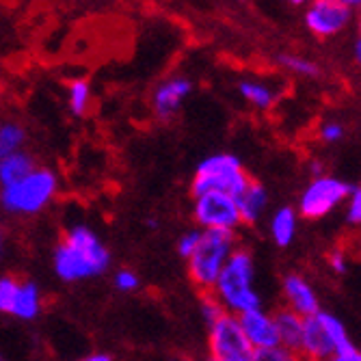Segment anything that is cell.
I'll return each instance as SVG.
<instances>
[{"instance_id": "obj_1", "label": "cell", "mask_w": 361, "mask_h": 361, "mask_svg": "<svg viewBox=\"0 0 361 361\" xmlns=\"http://www.w3.org/2000/svg\"><path fill=\"white\" fill-rule=\"evenodd\" d=\"M111 251L89 225L70 227L52 253V269L65 283L95 279L109 271Z\"/></svg>"}, {"instance_id": "obj_2", "label": "cell", "mask_w": 361, "mask_h": 361, "mask_svg": "<svg viewBox=\"0 0 361 361\" xmlns=\"http://www.w3.org/2000/svg\"><path fill=\"white\" fill-rule=\"evenodd\" d=\"M210 294L221 303L225 314L232 316H240L262 307L259 292L255 288V262L249 249L236 247Z\"/></svg>"}, {"instance_id": "obj_3", "label": "cell", "mask_w": 361, "mask_h": 361, "mask_svg": "<svg viewBox=\"0 0 361 361\" xmlns=\"http://www.w3.org/2000/svg\"><path fill=\"white\" fill-rule=\"evenodd\" d=\"M238 247L236 232H202V240L186 259V273L200 294L212 292L229 255Z\"/></svg>"}, {"instance_id": "obj_4", "label": "cell", "mask_w": 361, "mask_h": 361, "mask_svg": "<svg viewBox=\"0 0 361 361\" xmlns=\"http://www.w3.org/2000/svg\"><path fill=\"white\" fill-rule=\"evenodd\" d=\"M56 192V173L48 167H35L20 182L0 188V204L16 216H35L52 204Z\"/></svg>"}, {"instance_id": "obj_5", "label": "cell", "mask_w": 361, "mask_h": 361, "mask_svg": "<svg viewBox=\"0 0 361 361\" xmlns=\"http://www.w3.org/2000/svg\"><path fill=\"white\" fill-rule=\"evenodd\" d=\"M353 344L346 324L331 312H316L303 320L299 355L303 361H324Z\"/></svg>"}, {"instance_id": "obj_6", "label": "cell", "mask_w": 361, "mask_h": 361, "mask_svg": "<svg viewBox=\"0 0 361 361\" xmlns=\"http://www.w3.org/2000/svg\"><path fill=\"white\" fill-rule=\"evenodd\" d=\"M251 182V176L243 167L238 156L219 152L208 158H204L197 165L192 180H190V195L197 197L202 192L219 190L227 195H238L247 184Z\"/></svg>"}, {"instance_id": "obj_7", "label": "cell", "mask_w": 361, "mask_h": 361, "mask_svg": "<svg viewBox=\"0 0 361 361\" xmlns=\"http://www.w3.org/2000/svg\"><path fill=\"white\" fill-rule=\"evenodd\" d=\"M353 188H355V184L346 182L342 178L326 176V173L316 176L307 182V186L303 188V192L299 197L297 214L307 221H320L324 216H329L334 210L344 206Z\"/></svg>"}, {"instance_id": "obj_8", "label": "cell", "mask_w": 361, "mask_h": 361, "mask_svg": "<svg viewBox=\"0 0 361 361\" xmlns=\"http://www.w3.org/2000/svg\"><path fill=\"white\" fill-rule=\"evenodd\" d=\"M192 221L202 232H238L243 227L236 197L219 190L192 197Z\"/></svg>"}, {"instance_id": "obj_9", "label": "cell", "mask_w": 361, "mask_h": 361, "mask_svg": "<svg viewBox=\"0 0 361 361\" xmlns=\"http://www.w3.org/2000/svg\"><path fill=\"white\" fill-rule=\"evenodd\" d=\"M208 361H253V348L245 340L236 316L223 314L208 326Z\"/></svg>"}, {"instance_id": "obj_10", "label": "cell", "mask_w": 361, "mask_h": 361, "mask_svg": "<svg viewBox=\"0 0 361 361\" xmlns=\"http://www.w3.org/2000/svg\"><path fill=\"white\" fill-rule=\"evenodd\" d=\"M353 9L336 0H312L305 7V26L312 35L320 39H331L344 32L353 20Z\"/></svg>"}, {"instance_id": "obj_11", "label": "cell", "mask_w": 361, "mask_h": 361, "mask_svg": "<svg viewBox=\"0 0 361 361\" xmlns=\"http://www.w3.org/2000/svg\"><path fill=\"white\" fill-rule=\"evenodd\" d=\"M192 91V82L184 76H173L156 85L152 93V111L156 119L171 121L184 106V100Z\"/></svg>"}, {"instance_id": "obj_12", "label": "cell", "mask_w": 361, "mask_h": 361, "mask_svg": "<svg viewBox=\"0 0 361 361\" xmlns=\"http://www.w3.org/2000/svg\"><path fill=\"white\" fill-rule=\"evenodd\" d=\"M281 297H283V307L294 312L301 318H310L316 312H320V297L316 288L299 273H288L281 281Z\"/></svg>"}, {"instance_id": "obj_13", "label": "cell", "mask_w": 361, "mask_h": 361, "mask_svg": "<svg viewBox=\"0 0 361 361\" xmlns=\"http://www.w3.org/2000/svg\"><path fill=\"white\" fill-rule=\"evenodd\" d=\"M236 318H238V324H240V331H243L245 340L249 342V346L253 350H264V348L279 346L275 320H273L271 312L257 307V310H251V312L240 314Z\"/></svg>"}, {"instance_id": "obj_14", "label": "cell", "mask_w": 361, "mask_h": 361, "mask_svg": "<svg viewBox=\"0 0 361 361\" xmlns=\"http://www.w3.org/2000/svg\"><path fill=\"white\" fill-rule=\"evenodd\" d=\"M236 206H238V214H240L243 225L259 223V219L264 216V212L269 208L267 186L251 178V182L236 195Z\"/></svg>"}, {"instance_id": "obj_15", "label": "cell", "mask_w": 361, "mask_h": 361, "mask_svg": "<svg viewBox=\"0 0 361 361\" xmlns=\"http://www.w3.org/2000/svg\"><path fill=\"white\" fill-rule=\"evenodd\" d=\"M44 312V297H42V288L35 281H20L16 299L11 305V314L18 320H35Z\"/></svg>"}, {"instance_id": "obj_16", "label": "cell", "mask_w": 361, "mask_h": 361, "mask_svg": "<svg viewBox=\"0 0 361 361\" xmlns=\"http://www.w3.org/2000/svg\"><path fill=\"white\" fill-rule=\"evenodd\" d=\"M269 232L271 238L277 247L286 249L294 243L299 232V214L292 206H281L273 212L271 221H269Z\"/></svg>"}, {"instance_id": "obj_17", "label": "cell", "mask_w": 361, "mask_h": 361, "mask_svg": "<svg viewBox=\"0 0 361 361\" xmlns=\"http://www.w3.org/2000/svg\"><path fill=\"white\" fill-rule=\"evenodd\" d=\"M273 320H275L279 346L299 353L301 334H303V320L305 318L297 316L294 312H290L288 307H279L277 312H273Z\"/></svg>"}, {"instance_id": "obj_18", "label": "cell", "mask_w": 361, "mask_h": 361, "mask_svg": "<svg viewBox=\"0 0 361 361\" xmlns=\"http://www.w3.org/2000/svg\"><path fill=\"white\" fill-rule=\"evenodd\" d=\"M238 91L243 95V100L253 106L255 111H271L277 104V91L264 82V80H253V78H245L238 82Z\"/></svg>"}, {"instance_id": "obj_19", "label": "cell", "mask_w": 361, "mask_h": 361, "mask_svg": "<svg viewBox=\"0 0 361 361\" xmlns=\"http://www.w3.org/2000/svg\"><path fill=\"white\" fill-rule=\"evenodd\" d=\"M35 167H37L35 158H32L26 149H20V152L11 154L7 158H3V160H0V188L20 182Z\"/></svg>"}, {"instance_id": "obj_20", "label": "cell", "mask_w": 361, "mask_h": 361, "mask_svg": "<svg viewBox=\"0 0 361 361\" xmlns=\"http://www.w3.org/2000/svg\"><path fill=\"white\" fill-rule=\"evenodd\" d=\"M26 130L18 121H3L0 123V160L24 149Z\"/></svg>"}, {"instance_id": "obj_21", "label": "cell", "mask_w": 361, "mask_h": 361, "mask_svg": "<svg viewBox=\"0 0 361 361\" xmlns=\"http://www.w3.org/2000/svg\"><path fill=\"white\" fill-rule=\"evenodd\" d=\"M68 106L74 117H82L91 109V85L85 78H74L68 85Z\"/></svg>"}, {"instance_id": "obj_22", "label": "cell", "mask_w": 361, "mask_h": 361, "mask_svg": "<svg viewBox=\"0 0 361 361\" xmlns=\"http://www.w3.org/2000/svg\"><path fill=\"white\" fill-rule=\"evenodd\" d=\"M279 65L283 70L297 74V76H303V78H316L320 76V65L314 63L312 59H305V56H299V54H290V52H281L277 56Z\"/></svg>"}, {"instance_id": "obj_23", "label": "cell", "mask_w": 361, "mask_h": 361, "mask_svg": "<svg viewBox=\"0 0 361 361\" xmlns=\"http://www.w3.org/2000/svg\"><path fill=\"white\" fill-rule=\"evenodd\" d=\"M22 279L13 277V275H3L0 277V314H11V305L16 299V292Z\"/></svg>"}, {"instance_id": "obj_24", "label": "cell", "mask_w": 361, "mask_h": 361, "mask_svg": "<svg viewBox=\"0 0 361 361\" xmlns=\"http://www.w3.org/2000/svg\"><path fill=\"white\" fill-rule=\"evenodd\" d=\"M344 137H346V126L338 119H329L318 128V139L326 145L340 143Z\"/></svg>"}, {"instance_id": "obj_25", "label": "cell", "mask_w": 361, "mask_h": 361, "mask_svg": "<svg viewBox=\"0 0 361 361\" xmlns=\"http://www.w3.org/2000/svg\"><path fill=\"white\" fill-rule=\"evenodd\" d=\"M253 361H303V359L294 350H288L283 346H273L264 350H253Z\"/></svg>"}, {"instance_id": "obj_26", "label": "cell", "mask_w": 361, "mask_h": 361, "mask_svg": "<svg viewBox=\"0 0 361 361\" xmlns=\"http://www.w3.org/2000/svg\"><path fill=\"white\" fill-rule=\"evenodd\" d=\"M113 286H115L119 292L130 294V292H137V290L141 288V279H139V275H137L133 269H119V271H115V275H113Z\"/></svg>"}, {"instance_id": "obj_27", "label": "cell", "mask_w": 361, "mask_h": 361, "mask_svg": "<svg viewBox=\"0 0 361 361\" xmlns=\"http://www.w3.org/2000/svg\"><path fill=\"white\" fill-rule=\"evenodd\" d=\"M344 219L350 227H359L361 225V188L355 186L348 195V200L344 202Z\"/></svg>"}, {"instance_id": "obj_28", "label": "cell", "mask_w": 361, "mask_h": 361, "mask_svg": "<svg viewBox=\"0 0 361 361\" xmlns=\"http://www.w3.org/2000/svg\"><path fill=\"white\" fill-rule=\"evenodd\" d=\"M200 240H202V229L192 227V229H188V232H184V234L178 238V243H176L178 255L186 262V259L192 255V251L197 249V245H200Z\"/></svg>"}, {"instance_id": "obj_29", "label": "cell", "mask_w": 361, "mask_h": 361, "mask_svg": "<svg viewBox=\"0 0 361 361\" xmlns=\"http://www.w3.org/2000/svg\"><path fill=\"white\" fill-rule=\"evenodd\" d=\"M200 310H202V318H204V322L210 326L212 322H216L223 314H225V310L221 307V303L212 297V294L208 292V294H202V299H200Z\"/></svg>"}, {"instance_id": "obj_30", "label": "cell", "mask_w": 361, "mask_h": 361, "mask_svg": "<svg viewBox=\"0 0 361 361\" xmlns=\"http://www.w3.org/2000/svg\"><path fill=\"white\" fill-rule=\"evenodd\" d=\"M326 264H329L334 275H346L350 262H348V255L342 249H334L329 255H326Z\"/></svg>"}, {"instance_id": "obj_31", "label": "cell", "mask_w": 361, "mask_h": 361, "mask_svg": "<svg viewBox=\"0 0 361 361\" xmlns=\"http://www.w3.org/2000/svg\"><path fill=\"white\" fill-rule=\"evenodd\" d=\"M324 361H361V350L355 344H350L348 348L334 353L331 357H326Z\"/></svg>"}, {"instance_id": "obj_32", "label": "cell", "mask_w": 361, "mask_h": 361, "mask_svg": "<svg viewBox=\"0 0 361 361\" xmlns=\"http://www.w3.org/2000/svg\"><path fill=\"white\" fill-rule=\"evenodd\" d=\"M80 361H113V357L109 353H91V355L82 357Z\"/></svg>"}, {"instance_id": "obj_33", "label": "cell", "mask_w": 361, "mask_h": 361, "mask_svg": "<svg viewBox=\"0 0 361 361\" xmlns=\"http://www.w3.org/2000/svg\"><path fill=\"white\" fill-rule=\"evenodd\" d=\"M310 173H312V178H316V176H322V173H324L322 160H312V162H310Z\"/></svg>"}, {"instance_id": "obj_34", "label": "cell", "mask_w": 361, "mask_h": 361, "mask_svg": "<svg viewBox=\"0 0 361 361\" xmlns=\"http://www.w3.org/2000/svg\"><path fill=\"white\" fill-rule=\"evenodd\" d=\"M353 59H355V63L361 61V39L359 37H355V44H353Z\"/></svg>"}, {"instance_id": "obj_35", "label": "cell", "mask_w": 361, "mask_h": 361, "mask_svg": "<svg viewBox=\"0 0 361 361\" xmlns=\"http://www.w3.org/2000/svg\"><path fill=\"white\" fill-rule=\"evenodd\" d=\"M290 3H292V5H297V7H307V5L312 3V0H290Z\"/></svg>"}, {"instance_id": "obj_36", "label": "cell", "mask_w": 361, "mask_h": 361, "mask_svg": "<svg viewBox=\"0 0 361 361\" xmlns=\"http://www.w3.org/2000/svg\"><path fill=\"white\" fill-rule=\"evenodd\" d=\"M169 361H190V359H186V357H182V355H176V357H171Z\"/></svg>"}, {"instance_id": "obj_37", "label": "cell", "mask_w": 361, "mask_h": 361, "mask_svg": "<svg viewBox=\"0 0 361 361\" xmlns=\"http://www.w3.org/2000/svg\"><path fill=\"white\" fill-rule=\"evenodd\" d=\"M0 253H3V229H0Z\"/></svg>"}, {"instance_id": "obj_38", "label": "cell", "mask_w": 361, "mask_h": 361, "mask_svg": "<svg viewBox=\"0 0 361 361\" xmlns=\"http://www.w3.org/2000/svg\"><path fill=\"white\" fill-rule=\"evenodd\" d=\"M0 361H9V359H7V357H5L3 353H0Z\"/></svg>"}, {"instance_id": "obj_39", "label": "cell", "mask_w": 361, "mask_h": 361, "mask_svg": "<svg viewBox=\"0 0 361 361\" xmlns=\"http://www.w3.org/2000/svg\"><path fill=\"white\" fill-rule=\"evenodd\" d=\"M336 3H342V0H336Z\"/></svg>"}]
</instances>
